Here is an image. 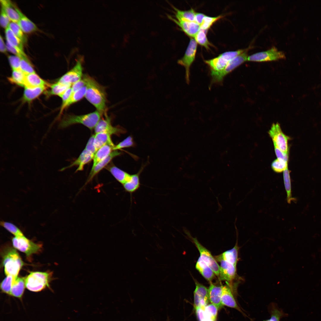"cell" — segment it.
<instances>
[{"mask_svg":"<svg viewBox=\"0 0 321 321\" xmlns=\"http://www.w3.org/2000/svg\"><path fill=\"white\" fill-rule=\"evenodd\" d=\"M7 50L6 44L5 43L1 36H0V51L3 53H5Z\"/></svg>","mask_w":321,"mask_h":321,"instance_id":"680465c9","label":"cell"},{"mask_svg":"<svg viewBox=\"0 0 321 321\" xmlns=\"http://www.w3.org/2000/svg\"><path fill=\"white\" fill-rule=\"evenodd\" d=\"M284 52L279 51L275 47L267 51L257 53L248 56L247 61L252 62H263L277 60L285 59Z\"/></svg>","mask_w":321,"mask_h":321,"instance_id":"8fae6325","label":"cell"},{"mask_svg":"<svg viewBox=\"0 0 321 321\" xmlns=\"http://www.w3.org/2000/svg\"><path fill=\"white\" fill-rule=\"evenodd\" d=\"M8 59L12 70L20 69L21 58L15 55H9Z\"/></svg>","mask_w":321,"mask_h":321,"instance_id":"681fc988","label":"cell"},{"mask_svg":"<svg viewBox=\"0 0 321 321\" xmlns=\"http://www.w3.org/2000/svg\"><path fill=\"white\" fill-rule=\"evenodd\" d=\"M50 86L51 89L49 92L50 94L59 96L71 87L72 85L64 84L57 82Z\"/></svg>","mask_w":321,"mask_h":321,"instance_id":"f35d334b","label":"cell"},{"mask_svg":"<svg viewBox=\"0 0 321 321\" xmlns=\"http://www.w3.org/2000/svg\"><path fill=\"white\" fill-rule=\"evenodd\" d=\"M94 156V155L90 153L84 149L79 157L75 161L68 166L62 169V170L76 166L78 167L76 172L82 171L83 170L84 165L93 159Z\"/></svg>","mask_w":321,"mask_h":321,"instance_id":"44dd1931","label":"cell"},{"mask_svg":"<svg viewBox=\"0 0 321 321\" xmlns=\"http://www.w3.org/2000/svg\"><path fill=\"white\" fill-rule=\"evenodd\" d=\"M105 118L101 119L94 128L95 133L104 132L111 135H118L125 132L124 129L119 127H114L111 123V119L106 113L105 114Z\"/></svg>","mask_w":321,"mask_h":321,"instance_id":"5bb4252c","label":"cell"},{"mask_svg":"<svg viewBox=\"0 0 321 321\" xmlns=\"http://www.w3.org/2000/svg\"><path fill=\"white\" fill-rule=\"evenodd\" d=\"M274 150L276 155L277 158L288 162V153H286L278 148L274 147Z\"/></svg>","mask_w":321,"mask_h":321,"instance_id":"9f6ffc18","label":"cell"},{"mask_svg":"<svg viewBox=\"0 0 321 321\" xmlns=\"http://www.w3.org/2000/svg\"><path fill=\"white\" fill-rule=\"evenodd\" d=\"M10 21L4 10L1 7L0 17V23L1 26L6 29L8 27Z\"/></svg>","mask_w":321,"mask_h":321,"instance_id":"816d5d0a","label":"cell"},{"mask_svg":"<svg viewBox=\"0 0 321 321\" xmlns=\"http://www.w3.org/2000/svg\"><path fill=\"white\" fill-rule=\"evenodd\" d=\"M14 6L20 15V19L18 23L23 32L26 33H29L37 30L36 25L26 16L16 6Z\"/></svg>","mask_w":321,"mask_h":321,"instance_id":"ffe728a7","label":"cell"},{"mask_svg":"<svg viewBox=\"0 0 321 321\" xmlns=\"http://www.w3.org/2000/svg\"><path fill=\"white\" fill-rule=\"evenodd\" d=\"M48 84L41 78L35 73L26 74L24 87H34L47 86Z\"/></svg>","mask_w":321,"mask_h":321,"instance_id":"d4e9b609","label":"cell"},{"mask_svg":"<svg viewBox=\"0 0 321 321\" xmlns=\"http://www.w3.org/2000/svg\"><path fill=\"white\" fill-rule=\"evenodd\" d=\"M14 247L24 253L27 257L39 252L41 248L40 244L29 240L24 235L14 237L12 240Z\"/></svg>","mask_w":321,"mask_h":321,"instance_id":"9c48e42d","label":"cell"},{"mask_svg":"<svg viewBox=\"0 0 321 321\" xmlns=\"http://www.w3.org/2000/svg\"><path fill=\"white\" fill-rule=\"evenodd\" d=\"M24 88L23 100L25 102H30L41 94L45 89L46 87L43 86Z\"/></svg>","mask_w":321,"mask_h":321,"instance_id":"f1b7e54d","label":"cell"},{"mask_svg":"<svg viewBox=\"0 0 321 321\" xmlns=\"http://www.w3.org/2000/svg\"><path fill=\"white\" fill-rule=\"evenodd\" d=\"M0 225L16 237L23 235L21 230L12 224L8 222L1 221Z\"/></svg>","mask_w":321,"mask_h":321,"instance_id":"7bdbcfd3","label":"cell"},{"mask_svg":"<svg viewBox=\"0 0 321 321\" xmlns=\"http://www.w3.org/2000/svg\"><path fill=\"white\" fill-rule=\"evenodd\" d=\"M221 302L223 306H225L235 309L246 315L237 303L233 294L232 291L228 285L222 286Z\"/></svg>","mask_w":321,"mask_h":321,"instance_id":"e0dca14e","label":"cell"},{"mask_svg":"<svg viewBox=\"0 0 321 321\" xmlns=\"http://www.w3.org/2000/svg\"><path fill=\"white\" fill-rule=\"evenodd\" d=\"M204 308H198L195 309L196 313L199 321H214L205 311Z\"/></svg>","mask_w":321,"mask_h":321,"instance_id":"c3c4849f","label":"cell"},{"mask_svg":"<svg viewBox=\"0 0 321 321\" xmlns=\"http://www.w3.org/2000/svg\"><path fill=\"white\" fill-rule=\"evenodd\" d=\"M134 145V143L132 137L129 136L117 145H115L113 150H117L123 148L133 147Z\"/></svg>","mask_w":321,"mask_h":321,"instance_id":"f6af8a7d","label":"cell"},{"mask_svg":"<svg viewBox=\"0 0 321 321\" xmlns=\"http://www.w3.org/2000/svg\"><path fill=\"white\" fill-rule=\"evenodd\" d=\"M17 277H15L10 276H7L0 284V288L2 292L10 295L12 286Z\"/></svg>","mask_w":321,"mask_h":321,"instance_id":"ab89813d","label":"cell"},{"mask_svg":"<svg viewBox=\"0 0 321 321\" xmlns=\"http://www.w3.org/2000/svg\"><path fill=\"white\" fill-rule=\"evenodd\" d=\"M20 69L25 74L35 73L34 70L29 60L21 59Z\"/></svg>","mask_w":321,"mask_h":321,"instance_id":"7dc6e473","label":"cell"},{"mask_svg":"<svg viewBox=\"0 0 321 321\" xmlns=\"http://www.w3.org/2000/svg\"><path fill=\"white\" fill-rule=\"evenodd\" d=\"M169 19L176 24L187 35L194 38L200 29V25L195 21L177 20L171 15H168Z\"/></svg>","mask_w":321,"mask_h":321,"instance_id":"2e32d148","label":"cell"},{"mask_svg":"<svg viewBox=\"0 0 321 321\" xmlns=\"http://www.w3.org/2000/svg\"><path fill=\"white\" fill-rule=\"evenodd\" d=\"M223 17L222 15L216 17H210L206 15L200 25V29L207 31L215 22Z\"/></svg>","mask_w":321,"mask_h":321,"instance_id":"60d3db41","label":"cell"},{"mask_svg":"<svg viewBox=\"0 0 321 321\" xmlns=\"http://www.w3.org/2000/svg\"><path fill=\"white\" fill-rule=\"evenodd\" d=\"M218 261L220 263L219 279L228 282V285L230 287L231 283L236 276V266L223 260Z\"/></svg>","mask_w":321,"mask_h":321,"instance_id":"9a60e30c","label":"cell"},{"mask_svg":"<svg viewBox=\"0 0 321 321\" xmlns=\"http://www.w3.org/2000/svg\"><path fill=\"white\" fill-rule=\"evenodd\" d=\"M25 75L21 70H12V76L8 79L12 83L24 87Z\"/></svg>","mask_w":321,"mask_h":321,"instance_id":"d590c367","label":"cell"},{"mask_svg":"<svg viewBox=\"0 0 321 321\" xmlns=\"http://www.w3.org/2000/svg\"><path fill=\"white\" fill-rule=\"evenodd\" d=\"M95 135H93L89 138L85 149L90 153L95 155L97 151L94 144Z\"/></svg>","mask_w":321,"mask_h":321,"instance_id":"f5cc1de1","label":"cell"},{"mask_svg":"<svg viewBox=\"0 0 321 321\" xmlns=\"http://www.w3.org/2000/svg\"><path fill=\"white\" fill-rule=\"evenodd\" d=\"M121 153L117 150H113L106 158L99 162L92 169L83 187L91 182L95 176L104 168L114 157L120 155Z\"/></svg>","mask_w":321,"mask_h":321,"instance_id":"ac0fdd59","label":"cell"},{"mask_svg":"<svg viewBox=\"0 0 321 321\" xmlns=\"http://www.w3.org/2000/svg\"><path fill=\"white\" fill-rule=\"evenodd\" d=\"M271 166L274 171L276 173H281L288 168V162L277 159L272 162Z\"/></svg>","mask_w":321,"mask_h":321,"instance_id":"b9f144b4","label":"cell"},{"mask_svg":"<svg viewBox=\"0 0 321 321\" xmlns=\"http://www.w3.org/2000/svg\"><path fill=\"white\" fill-rule=\"evenodd\" d=\"M141 171L140 170L137 173L131 174L129 180L122 185L125 191L130 193L131 196L140 188V182L139 176Z\"/></svg>","mask_w":321,"mask_h":321,"instance_id":"cb8c5ba5","label":"cell"},{"mask_svg":"<svg viewBox=\"0 0 321 321\" xmlns=\"http://www.w3.org/2000/svg\"><path fill=\"white\" fill-rule=\"evenodd\" d=\"M94 144L97 151L106 144H108L114 147L115 146L111 139V135L104 132L95 133V135Z\"/></svg>","mask_w":321,"mask_h":321,"instance_id":"4dcf8cb0","label":"cell"},{"mask_svg":"<svg viewBox=\"0 0 321 321\" xmlns=\"http://www.w3.org/2000/svg\"><path fill=\"white\" fill-rule=\"evenodd\" d=\"M208 289L209 302L219 309L223 306L221 302L222 286L216 285L212 282Z\"/></svg>","mask_w":321,"mask_h":321,"instance_id":"d6986e66","label":"cell"},{"mask_svg":"<svg viewBox=\"0 0 321 321\" xmlns=\"http://www.w3.org/2000/svg\"><path fill=\"white\" fill-rule=\"evenodd\" d=\"M25 287V278L17 277L13 283L10 295L21 299Z\"/></svg>","mask_w":321,"mask_h":321,"instance_id":"83f0119b","label":"cell"},{"mask_svg":"<svg viewBox=\"0 0 321 321\" xmlns=\"http://www.w3.org/2000/svg\"><path fill=\"white\" fill-rule=\"evenodd\" d=\"M6 45L7 50L15 54V55L20 57L21 59L29 60L26 54L24 51L16 47L12 46L7 42Z\"/></svg>","mask_w":321,"mask_h":321,"instance_id":"bcb514c9","label":"cell"},{"mask_svg":"<svg viewBox=\"0 0 321 321\" xmlns=\"http://www.w3.org/2000/svg\"><path fill=\"white\" fill-rule=\"evenodd\" d=\"M72 93L73 91L71 86L59 96L62 98V106L64 105Z\"/></svg>","mask_w":321,"mask_h":321,"instance_id":"11a10c76","label":"cell"},{"mask_svg":"<svg viewBox=\"0 0 321 321\" xmlns=\"http://www.w3.org/2000/svg\"><path fill=\"white\" fill-rule=\"evenodd\" d=\"M197 43L194 38H191L183 56L177 61L178 64L184 66L185 70V78L187 84L190 82V68L195 58Z\"/></svg>","mask_w":321,"mask_h":321,"instance_id":"52a82bcc","label":"cell"},{"mask_svg":"<svg viewBox=\"0 0 321 321\" xmlns=\"http://www.w3.org/2000/svg\"><path fill=\"white\" fill-rule=\"evenodd\" d=\"M114 147L108 144L105 145L97 150L95 154L93 159L92 168L99 162L107 157L113 150Z\"/></svg>","mask_w":321,"mask_h":321,"instance_id":"f546056e","label":"cell"},{"mask_svg":"<svg viewBox=\"0 0 321 321\" xmlns=\"http://www.w3.org/2000/svg\"><path fill=\"white\" fill-rule=\"evenodd\" d=\"M86 82L85 97L102 114H106V95L104 88L87 75L83 76Z\"/></svg>","mask_w":321,"mask_h":321,"instance_id":"6da1fadb","label":"cell"},{"mask_svg":"<svg viewBox=\"0 0 321 321\" xmlns=\"http://www.w3.org/2000/svg\"><path fill=\"white\" fill-rule=\"evenodd\" d=\"M188 237L191 239L199 251L200 257L211 268L215 274L219 277L220 266L210 251L203 246L196 238L192 237L191 235Z\"/></svg>","mask_w":321,"mask_h":321,"instance_id":"30bf717a","label":"cell"},{"mask_svg":"<svg viewBox=\"0 0 321 321\" xmlns=\"http://www.w3.org/2000/svg\"><path fill=\"white\" fill-rule=\"evenodd\" d=\"M271 317L270 319L263 321H280V320L285 316V314L279 309L274 303L270 304L269 307Z\"/></svg>","mask_w":321,"mask_h":321,"instance_id":"8d00e7d4","label":"cell"},{"mask_svg":"<svg viewBox=\"0 0 321 321\" xmlns=\"http://www.w3.org/2000/svg\"><path fill=\"white\" fill-rule=\"evenodd\" d=\"M205 16L206 15L203 13L196 12L195 21L200 25Z\"/></svg>","mask_w":321,"mask_h":321,"instance_id":"6f0895ef","label":"cell"},{"mask_svg":"<svg viewBox=\"0 0 321 321\" xmlns=\"http://www.w3.org/2000/svg\"><path fill=\"white\" fill-rule=\"evenodd\" d=\"M86 89V86H85L75 92H73L68 100L64 105L62 106L60 113H62L65 108L79 101L85 97Z\"/></svg>","mask_w":321,"mask_h":321,"instance_id":"1f68e13d","label":"cell"},{"mask_svg":"<svg viewBox=\"0 0 321 321\" xmlns=\"http://www.w3.org/2000/svg\"><path fill=\"white\" fill-rule=\"evenodd\" d=\"M268 133L274 147L286 153H288V141L289 138L283 133L278 123L272 124Z\"/></svg>","mask_w":321,"mask_h":321,"instance_id":"ba28073f","label":"cell"},{"mask_svg":"<svg viewBox=\"0 0 321 321\" xmlns=\"http://www.w3.org/2000/svg\"><path fill=\"white\" fill-rule=\"evenodd\" d=\"M86 82L83 77L82 79L72 84L71 88L73 92H74L82 87L86 86Z\"/></svg>","mask_w":321,"mask_h":321,"instance_id":"db71d44e","label":"cell"},{"mask_svg":"<svg viewBox=\"0 0 321 321\" xmlns=\"http://www.w3.org/2000/svg\"><path fill=\"white\" fill-rule=\"evenodd\" d=\"M175 10V19L190 21H195L196 12L192 9L187 10H182L172 6Z\"/></svg>","mask_w":321,"mask_h":321,"instance_id":"836d02e7","label":"cell"},{"mask_svg":"<svg viewBox=\"0 0 321 321\" xmlns=\"http://www.w3.org/2000/svg\"><path fill=\"white\" fill-rule=\"evenodd\" d=\"M115 179L122 185L130 179L131 174L121 169L114 165H111L106 167Z\"/></svg>","mask_w":321,"mask_h":321,"instance_id":"4316f807","label":"cell"},{"mask_svg":"<svg viewBox=\"0 0 321 321\" xmlns=\"http://www.w3.org/2000/svg\"><path fill=\"white\" fill-rule=\"evenodd\" d=\"M206 31L200 29L194 37L196 42L200 45L204 47L207 49L210 48L211 44L209 42L207 37Z\"/></svg>","mask_w":321,"mask_h":321,"instance_id":"74e56055","label":"cell"},{"mask_svg":"<svg viewBox=\"0 0 321 321\" xmlns=\"http://www.w3.org/2000/svg\"><path fill=\"white\" fill-rule=\"evenodd\" d=\"M218 310L216 306L212 303L208 304L204 308L205 311L215 321H216Z\"/></svg>","mask_w":321,"mask_h":321,"instance_id":"f907efd6","label":"cell"},{"mask_svg":"<svg viewBox=\"0 0 321 321\" xmlns=\"http://www.w3.org/2000/svg\"><path fill=\"white\" fill-rule=\"evenodd\" d=\"M1 7L3 8L11 21L18 23L20 15L15 8L14 4L10 0H1Z\"/></svg>","mask_w":321,"mask_h":321,"instance_id":"484cf974","label":"cell"},{"mask_svg":"<svg viewBox=\"0 0 321 321\" xmlns=\"http://www.w3.org/2000/svg\"><path fill=\"white\" fill-rule=\"evenodd\" d=\"M246 49L225 52L212 59L204 60V62L210 67L211 71H218L224 69L231 60L243 53Z\"/></svg>","mask_w":321,"mask_h":321,"instance_id":"8992f818","label":"cell"},{"mask_svg":"<svg viewBox=\"0 0 321 321\" xmlns=\"http://www.w3.org/2000/svg\"><path fill=\"white\" fill-rule=\"evenodd\" d=\"M283 177L284 188L287 194V201L288 203L290 204L292 201L295 202L296 199L292 196L290 172L288 168L283 171Z\"/></svg>","mask_w":321,"mask_h":321,"instance_id":"d6a6232c","label":"cell"},{"mask_svg":"<svg viewBox=\"0 0 321 321\" xmlns=\"http://www.w3.org/2000/svg\"><path fill=\"white\" fill-rule=\"evenodd\" d=\"M249 47L242 54L231 60L223 69L218 71H211L212 83H219L223 80L224 77L244 62L247 61L248 51Z\"/></svg>","mask_w":321,"mask_h":321,"instance_id":"5b68a950","label":"cell"},{"mask_svg":"<svg viewBox=\"0 0 321 321\" xmlns=\"http://www.w3.org/2000/svg\"><path fill=\"white\" fill-rule=\"evenodd\" d=\"M8 27L17 37L21 40L23 43L26 41V38L23 33V32L18 23L10 22Z\"/></svg>","mask_w":321,"mask_h":321,"instance_id":"ee69618b","label":"cell"},{"mask_svg":"<svg viewBox=\"0 0 321 321\" xmlns=\"http://www.w3.org/2000/svg\"><path fill=\"white\" fill-rule=\"evenodd\" d=\"M5 34L7 42L11 45L23 51V43L8 27L5 29Z\"/></svg>","mask_w":321,"mask_h":321,"instance_id":"e575fe53","label":"cell"},{"mask_svg":"<svg viewBox=\"0 0 321 321\" xmlns=\"http://www.w3.org/2000/svg\"><path fill=\"white\" fill-rule=\"evenodd\" d=\"M51 277L48 272H31L25 278V287L32 292L40 291L49 286Z\"/></svg>","mask_w":321,"mask_h":321,"instance_id":"277c9868","label":"cell"},{"mask_svg":"<svg viewBox=\"0 0 321 321\" xmlns=\"http://www.w3.org/2000/svg\"><path fill=\"white\" fill-rule=\"evenodd\" d=\"M196 288L194 292V307L195 309L204 308L209 302L208 289L197 281H195Z\"/></svg>","mask_w":321,"mask_h":321,"instance_id":"4fadbf2b","label":"cell"},{"mask_svg":"<svg viewBox=\"0 0 321 321\" xmlns=\"http://www.w3.org/2000/svg\"><path fill=\"white\" fill-rule=\"evenodd\" d=\"M83 68L81 62L78 60L70 70L62 76L58 82L64 84H73L82 78Z\"/></svg>","mask_w":321,"mask_h":321,"instance_id":"7c38bea8","label":"cell"},{"mask_svg":"<svg viewBox=\"0 0 321 321\" xmlns=\"http://www.w3.org/2000/svg\"><path fill=\"white\" fill-rule=\"evenodd\" d=\"M102 114L100 112L96 110L83 115H68L62 120L59 125V127L63 128L73 124H80L92 130L95 128L101 119Z\"/></svg>","mask_w":321,"mask_h":321,"instance_id":"7a4b0ae2","label":"cell"},{"mask_svg":"<svg viewBox=\"0 0 321 321\" xmlns=\"http://www.w3.org/2000/svg\"><path fill=\"white\" fill-rule=\"evenodd\" d=\"M238 250L239 247L236 243L232 249L216 256L215 259L216 261L223 260L236 266L238 260Z\"/></svg>","mask_w":321,"mask_h":321,"instance_id":"7402d4cb","label":"cell"},{"mask_svg":"<svg viewBox=\"0 0 321 321\" xmlns=\"http://www.w3.org/2000/svg\"><path fill=\"white\" fill-rule=\"evenodd\" d=\"M23 264L19 254L15 249L9 248L5 250L3 255V264L6 275L17 277Z\"/></svg>","mask_w":321,"mask_h":321,"instance_id":"3957f363","label":"cell"},{"mask_svg":"<svg viewBox=\"0 0 321 321\" xmlns=\"http://www.w3.org/2000/svg\"><path fill=\"white\" fill-rule=\"evenodd\" d=\"M196 269L202 276L210 282H212L215 275L208 265L199 257L196 265Z\"/></svg>","mask_w":321,"mask_h":321,"instance_id":"603a6c76","label":"cell"}]
</instances>
